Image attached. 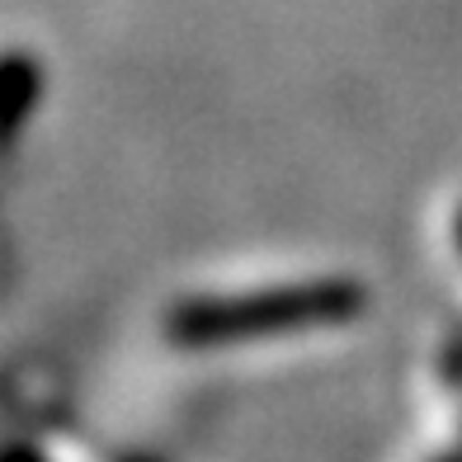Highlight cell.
<instances>
[{
  "label": "cell",
  "instance_id": "2",
  "mask_svg": "<svg viewBox=\"0 0 462 462\" xmlns=\"http://www.w3.org/2000/svg\"><path fill=\"white\" fill-rule=\"evenodd\" d=\"M434 462H462V434H457V444H453V448H444Z\"/></svg>",
  "mask_w": 462,
  "mask_h": 462
},
{
  "label": "cell",
  "instance_id": "1",
  "mask_svg": "<svg viewBox=\"0 0 462 462\" xmlns=\"http://www.w3.org/2000/svg\"><path fill=\"white\" fill-rule=\"evenodd\" d=\"M364 307L359 283L349 279H317L298 288H269V292H236V298H194L171 311L175 345H241L269 340V335H298L345 326Z\"/></svg>",
  "mask_w": 462,
  "mask_h": 462
},
{
  "label": "cell",
  "instance_id": "3",
  "mask_svg": "<svg viewBox=\"0 0 462 462\" xmlns=\"http://www.w3.org/2000/svg\"><path fill=\"white\" fill-rule=\"evenodd\" d=\"M457 231H462V222H457Z\"/></svg>",
  "mask_w": 462,
  "mask_h": 462
}]
</instances>
